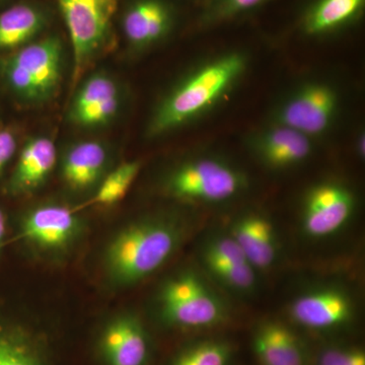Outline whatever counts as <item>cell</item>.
<instances>
[{"instance_id":"cell-1","label":"cell","mask_w":365,"mask_h":365,"mask_svg":"<svg viewBox=\"0 0 365 365\" xmlns=\"http://www.w3.org/2000/svg\"><path fill=\"white\" fill-rule=\"evenodd\" d=\"M182 228L165 218H148L118 232L106 250V274L113 284L129 287L158 270L181 244Z\"/></svg>"},{"instance_id":"cell-2","label":"cell","mask_w":365,"mask_h":365,"mask_svg":"<svg viewBox=\"0 0 365 365\" xmlns=\"http://www.w3.org/2000/svg\"><path fill=\"white\" fill-rule=\"evenodd\" d=\"M241 53H228L199 67L158 105L148 126L150 136L162 135L207 111L234 88L246 71Z\"/></svg>"},{"instance_id":"cell-3","label":"cell","mask_w":365,"mask_h":365,"mask_svg":"<svg viewBox=\"0 0 365 365\" xmlns=\"http://www.w3.org/2000/svg\"><path fill=\"white\" fill-rule=\"evenodd\" d=\"M62 44L57 37L29 43L0 58V78L21 101L42 103L58 88Z\"/></svg>"},{"instance_id":"cell-4","label":"cell","mask_w":365,"mask_h":365,"mask_svg":"<svg viewBox=\"0 0 365 365\" xmlns=\"http://www.w3.org/2000/svg\"><path fill=\"white\" fill-rule=\"evenodd\" d=\"M158 304L163 321L178 328H211L227 318L222 297L192 271L170 278L160 288Z\"/></svg>"},{"instance_id":"cell-5","label":"cell","mask_w":365,"mask_h":365,"mask_svg":"<svg viewBox=\"0 0 365 365\" xmlns=\"http://www.w3.org/2000/svg\"><path fill=\"white\" fill-rule=\"evenodd\" d=\"M248 186L244 174L225 160L200 158L179 165L168 178L167 189L184 200L222 203L240 195Z\"/></svg>"},{"instance_id":"cell-6","label":"cell","mask_w":365,"mask_h":365,"mask_svg":"<svg viewBox=\"0 0 365 365\" xmlns=\"http://www.w3.org/2000/svg\"><path fill=\"white\" fill-rule=\"evenodd\" d=\"M73 52L72 83L76 86L91 59L111 35L117 0H58Z\"/></svg>"},{"instance_id":"cell-7","label":"cell","mask_w":365,"mask_h":365,"mask_svg":"<svg viewBox=\"0 0 365 365\" xmlns=\"http://www.w3.org/2000/svg\"><path fill=\"white\" fill-rule=\"evenodd\" d=\"M337 107L338 95L332 86L323 83H307L280 108L278 125L309 137L319 135L332 124Z\"/></svg>"},{"instance_id":"cell-8","label":"cell","mask_w":365,"mask_h":365,"mask_svg":"<svg viewBox=\"0 0 365 365\" xmlns=\"http://www.w3.org/2000/svg\"><path fill=\"white\" fill-rule=\"evenodd\" d=\"M354 195L337 182H322L309 190L302 208V230L312 239H323L339 232L352 217Z\"/></svg>"},{"instance_id":"cell-9","label":"cell","mask_w":365,"mask_h":365,"mask_svg":"<svg viewBox=\"0 0 365 365\" xmlns=\"http://www.w3.org/2000/svg\"><path fill=\"white\" fill-rule=\"evenodd\" d=\"M353 299L345 290L324 287L299 295L292 302L289 314L295 323L311 330H331L352 321Z\"/></svg>"},{"instance_id":"cell-10","label":"cell","mask_w":365,"mask_h":365,"mask_svg":"<svg viewBox=\"0 0 365 365\" xmlns=\"http://www.w3.org/2000/svg\"><path fill=\"white\" fill-rule=\"evenodd\" d=\"M81 230V220L73 210L49 204L33 209L24 217L21 235L37 248L57 252L71 246Z\"/></svg>"},{"instance_id":"cell-11","label":"cell","mask_w":365,"mask_h":365,"mask_svg":"<svg viewBox=\"0 0 365 365\" xmlns=\"http://www.w3.org/2000/svg\"><path fill=\"white\" fill-rule=\"evenodd\" d=\"M119 106V90L115 81L106 74H95L76 93L71 120L79 126H101L111 121Z\"/></svg>"},{"instance_id":"cell-12","label":"cell","mask_w":365,"mask_h":365,"mask_svg":"<svg viewBox=\"0 0 365 365\" xmlns=\"http://www.w3.org/2000/svg\"><path fill=\"white\" fill-rule=\"evenodd\" d=\"M109 365H145L150 342L143 324L133 316H121L108 325L101 339Z\"/></svg>"},{"instance_id":"cell-13","label":"cell","mask_w":365,"mask_h":365,"mask_svg":"<svg viewBox=\"0 0 365 365\" xmlns=\"http://www.w3.org/2000/svg\"><path fill=\"white\" fill-rule=\"evenodd\" d=\"M56 148L51 139L31 138L24 146L6 185L9 195L31 193L44 184L56 163Z\"/></svg>"},{"instance_id":"cell-14","label":"cell","mask_w":365,"mask_h":365,"mask_svg":"<svg viewBox=\"0 0 365 365\" xmlns=\"http://www.w3.org/2000/svg\"><path fill=\"white\" fill-rule=\"evenodd\" d=\"M255 151L272 169H287L304 163L313 150L311 137L278 125L257 138Z\"/></svg>"},{"instance_id":"cell-15","label":"cell","mask_w":365,"mask_h":365,"mask_svg":"<svg viewBox=\"0 0 365 365\" xmlns=\"http://www.w3.org/2000/svg\"><path fill=\"white\" fill-rule=\"evenodd\" d=\"M255 269L273 265L278 253V242L272 222L260 215H247L235 220L230 232Z\"/></svg>"},{"instance_id":"cell-16","label":"cell","mask_w":365,"mask_h":365,"mask_svg":"<svg viewBox=\"0 0 365 365\" xmlns=\"http://www.w3.org/2000/svg\"><path fill=\"white\" fill-rule=\"evenodd\" d=\"M172 13L162 0H136L127 9L123 30L133 47L155 44L169 33Z\"/></svg>"},{"instance_id":"cell-17","label":"cell","mask_w":365,"mask_h":365,"mask_svg":"<svg viewBox=\"0 0 365 365\" xmlns=\"http://www.w3.org/2000/svg\"><path fill=\"white\" fill-rule=\"evenodd\" d=\"M253 348L262 365H304L306 360L299 337L279 322L267 321L258 326Z\"/></svg>"},{"instance_id":"cell-18","label":"cell","mask_w":365,"mask_h":365,"mask_svg":"<svg viewBox=\"0 0 365 365\" xmlns=\"http://www.w3.org/2000/svg\"><path fill=\"white\" fill-rule=\"evenodd\" d=\"M108 153L98 141H83L74 144L62 160V178L76 191L91 188L104 172Z\"/></svg>"},{"instance_id":"cell-19","label":"cell","mask_w":365,"mask_h":365,"mask_svg":"<svg viewBox=\"0 0 365 365\" xmlns=\"http://www.w3.org/2000/svg\"><path fill=\"white\" fill-rule=\"evenodd\" d=\"M46 25L45 14L38 7L21 4L0 13V53L23 47Z\"/></svg>"},{"instance_id":"cell-20","label":"cell","mask_w":365,"mask_h":365,"mask_svg":"<svg viewBox=\"0 0 365 365\" xmlns=\"http://www.w3.org/2000/svg\"><path fill=\"white\" fill-rule=\"evenodd\" d=\"M0 365H46L44 352L32 331L0 316Z\"/></svg>"},{"instance_id":"cell-21","label":"cell","mask_w":365,"mask_h":365,"mask_svg":"<svg viewBox=\"0 0 365 365\" xmlns=\"http://www.w3.org/2000/svg\"><path fill=\"white\" fill-rule=\"evenodd\" d=\"M365 0H318L304 18V31L321 35L351 21L364 9Z\"/></svg>"},{"instance_id":"cell-22","label":"cell","mask_w":365,"mask_h":365,"mask_svg":"<svg viewBox=\"0 0 365 365\" xmlns=\"http://www.w3.org/2000/svg\"><path fill=\"white\" fill-rule=\"evenodd\" d=\"M209 272L218 282L232 292L249 294L257 285L256 269L250 263H223L203 261Z\"/></svg>"},{"instance_id":"cell-23","label":"cell","mask_w":365,"mask_h":365,"mask_svg":"<svg viewBox=\"0 0 365 365\" xmlns=\"http://www.w3.org/2000/svg\"><path fill=\"white\" fill-rule=\"evenodd\" d=\"M140 170V163L128 162L122 163L108 175L101 185L93 203L110 206L121 201L126 195Z\"/></svg>"},{"instance_id":"cell-24","label":"cell","mask_w":365,"mask_h":365,"mask_svg":"<svg viewBox=\"0 0 365 365\" xmlns=\"http://www.w3.org/2000/svg\"><path fill=\"white\" fill-rule=\"evenodd\" d=\"M230 348L222 341L206 340L180 353L173 365H227Z\"/></svg>"},{"instance_id":"cell-25","label":"cell","mask_w":365,"mask_h":365,"mask_svg":"<svg viewBox=\"0 0 365 365\" xmlns=\"http://www.w3.org/2000/svg\"><path fill=\"white\" fill-rule=\"evenodd\" d=\"M203 261L223 263H249L244 252L232 235H217L209 240L202 252Z\"/></svg>"},{"instance_id":"cell-26","label":"cell","mask_w":365,"mask_h":365,"mask_svg":"<svg viewBox=\"0 0 365 365\" xmlns=\"http://www.w3.org/2000/svg\"><path fill=\"white\" fill-rule=\"evenodd\" d=\"M266 0H215L206 14V21L227 20L237 14L246 13L263 4Z\"/></svg>"},{"instance_id":"cell-27","label":"cell","mask_w":365,"mask_h":365,"mask_svg":"<svg viewBox=\"0 0 365 365\" xmlns=\"http://www.w3.org/2000/svg\"><path fill=\"white\" fill-rule=\"evenodd\" d=\"M319 365H365V353L360 348H330L322 353Z\"/></svg>"},{"instance_id":"cell-28","label":"cell","mask_w":365,"mask_h":365,"mask_svg":"<svg viewBox=\"0 0 365 365\" xmlns=\"http://www.w3.org/2000/svg\"><path fill=\"white\" fill-rule=\"evenodd\" d=\"M18 141L14 133L9 129L0 130V175L16 153Z\"/></svg>"},{"instance_id":"cell-29","label":"cell","mask_w":365,"mask_h":365,"mask_svg":"<svg viewBox=\"0 0 365 365\" xmlns=\"http://www.w3.org/2000/svg\"><path fill=\"white\" fill-rule=\"evenodd\" d=\"M6 220L4 211L0 208V247L4 242V237H6Z\"/></svg>"},{"instance_id":"cell-30","label":"cell","mask_w":365,"mask_h":365,"mask_svg":"<svg viewBox=\"0 0 365 365\" xmlns=\"http://www.w3.org/2000/svg\"><path fill=\"white\" fill-rule=\"evenodd\" d=\"M357 150H359V153L360 157H364V136H360L359 143H357Z\"/></svg>"},{"instance_id":"cell-31","label":"cell","mask_w":365,"mask_h":365,"mask_svg":"<svg viewBox=\"0 0 365 365\" xmlns=\"http://www.w3.org/2000/svg\"><path fill=\"white\" fill-rule=\"evenodd\" d=\"M7 0H0V4H2V2H6Z\"/></svg>"}]
</instances>
